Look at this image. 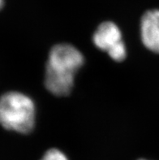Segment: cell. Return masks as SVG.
Here are the masks:
<instances>
[{
    "instance_id": "cell-1",
    "label": "cell",
    "mask_w": 159,
    "mask_h": 160,
    "mask_svg": "<svg viewBox=\"0 0 159 160\" xmlns=\"http://www.w3.org/2000/svg\"><path fill=\"white\" fill-rule=\"evenodd\" d=\"M84 56L72 45H55L49 53L45 73V86L58 97L68 95L76 73L84 64Z\"/></svg>"
},
{
    "instance_id": "cell-4",
    "label": "cell",
    "mask_w": 159,
    "mask_h": 160,
    "mask_svg": "<svg viewBox=\"0 0 159 160\" xmlns=\"http://www.w3.org/2000/svg\"><path fill=\"white\" fill-rule=\"evenodd\" d=\"M142 42L149 51L159 54V9L146 12L141 18Z\"/></svg>"
},
{
    "instance_id": "cell-3",
    "label": "cell",
    "mask_w": 159,
    "mask_h": 160,
    "mask_svg": "<svg viewBox=\"0 0 159 160\" xmlns=\"http://www.w3.org/2000/svg\"><path fill=\"white\" fill-rule=\"evenodd\" d=\"M94 45L101 51L107 52L113 60L121 62L126 58V47L122 40V33L115 23H102L93 36Z\"/></svg>"
},
{
    "instance_id": "cell-6",
    "label": "cell",
    "mask_w": 159,
    "mask_h": 160,
    "mask_svg": "<svg viewBox=\"0 0 159 160\" xmlns=\"http://www.w3.org/2000/svg\"><path fill=\"white\" fill-rule=\"evenodd\" d=\"M2 5H3V0H0V9L2 7Z\"/></svg>"
},
{
    "instance_id": "cell-5",
    "label": "cell",
    "mask_w": 159,
    "mask_h": 160,
    "mask_svg": "<svg viewBox=\"0 0 159 160\" xmlns=\"http://www.w3.org/2000/svg\"><path fill=\"white\" fill-rule=\"evenodd\" d=\"M41 160H68L62 151L58 149H51L47 150Z\"/></svg>"
},
{
    "instance_id": "cell-2",
    "label": "cell",
    "mask_w": 159,
    "mask_h": 160,
    "mask_svg": "<svg viewBox=\"0 0 159 160\" xmlns=\"http://www.w3.org/2000/svg\"><path fill=\"white\" fill-rule=\"evenodd\" d=\"M35 106L28 96L8 92L0 97V124L20 133L30 132L35 125Z\"/></svg>"
},
{
    "instance_id": "cell-7",
    "label": "cell",
    "mask_w": 159,
    "mask_h": 160,
    "mask_svg": "<svg viewBox=\"0 0 159 160\" xmlns=\"http://www.w3.org/2000/svg\"><path fill=\"white\" fill-rule=\"evenodd\" d=\"M140 160H145V159H140Z\"/></svg>"
}]
</instances>
